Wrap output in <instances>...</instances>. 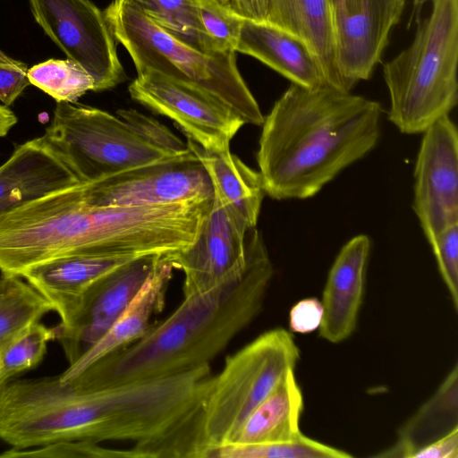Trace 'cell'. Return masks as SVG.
Returning a JSON list of instances; mask_svg holds the SVG:
<instances>
[{"label": "cell", "mask_w": 458, "mask_h": 458, "mask_svg": "<svg viewBox=\"0 0 458 458\" xmlns=\"http://www.w3.org/2000/svg\"><path fill=\"white\" fill-rule=\"evenodd\" d=\"M246 249L247 266L242 276L183 296L170 316L152 323L140 338L72 379L86 387L102 388L169 377L209 365L260 313L274 275L256 227L247 232Z\"/></svg>", "instance_id": "cell-1"}, {"label": "cell", "mask_w": 458, "mask_h": 458, "mask_svg": "<svg viewBox=\"0 0 458 458\" xmlns=\"http://www.w3.org/2000/svg\"><path fill=\"white\" fill-rule=\"evenodd\" d=\"M381 105L332 86L292 83L264 117L257 163L270 198L315 196L380 136Z\"/></svg>", "instance_id": "cell-2"}, {"label": "cell", "mask_w": 458, "mask_h": 458, "mask_svg": "<svg viewBox=\"0 0 458 458\" xmlns=\"http://www.w3.org/2000/svg\"><path fill=\"white\" fill-rule=\"evenodd\" d=\"M155 227L148 207L89 203L78 182L0 215V271L21 278L30 267L66 255L140 256Z\"/></svg>", "instance_id": "cell-3"}, {"label": "cell", "mask_w": 458, "mask_h": 458, "mask_svg": "<svg viewBox=\"0 0 458 458\" xmlns=\"http://www.w3.org/2000/svg\"><path fill=\"white\" fill-rule=\"evenodd\" d=\"M300 358L289 331L277 327L259 335L227 356L217 375L207 377L187 413L148 445L149 454L207 458L209 451L230 442Z\"/></svg>", "instance_id": "cell-4"}, {"label": "cell", "mask_w": 458, "mask_h": 458, "mask_svg": "<svg viewBox=\"0 0 458 458\" xmlns=\"http://www.w3.org/2000/svg\"><path fill=\"white\" fill-rule=\"evenodd\" d=\"M411 45L384 64L388 120L404 134L422 133L458 100V0H433Z\"/></svg>", "instance_id": "cell-5"}, {"label": "cell", "mask_w": 458, "mask_h": 458, "mask_svg": "<svg viewBox=\"0 0 458 458\" xmlns=\"http://www.w3.org/2000/svg\"><path fill=\"white\" fill-rule=\"evenodd\" d=\"M104 14L138 73L153 71L199 87L226 103L245 123L262 125L264 115L240 74L235 52L208 55L198 51L124 0H114Z\"/></svg>", "instance_id": "cell-6"}, {"label": "cell", "mask_w": 458, "mask_h": 458, "mask_svg": "<svg viewBox=\"0 0 458 458\" xmlns=\"http://www.w3.org/2000/svg\"><path fill=\"white\" fill-rule=\"evenodd\" d=\"M42 137L80 182L177 157L149 141L119 116L76 103L56 102Z\"/></svg>", "instance_id": "cell-7"}, {"label": "cell", "mask_w": 458, "mask_h": 458, "mask_svg": "<svg viewBox=\"0 0 458 458\" xmlns=\"http://www.w3.org/2000/svg\"><path fill=\"white\" fill-rule=\"evenodd\" d=\"M80 188L89 203L101 206L172 205L214 197L211 180L191 149L182 156L80 182Z\"/></svg>", "instance_id": "cell-8"}, {"label": "cell", "mask_w": 458, "mask_h": 458, "mask_svg": "<svg viewBox=\"0 0 458 458\" xmlns=\"http://www.w3.org/2000/svg\"><path fill=\"white\" fill-rule=\"evenodd\" d=\"M36 22L70 59L93 78L96 91L126 79L115 38L104 14L89 0H29Z\"/></svg>", "instance_id": "cell-9"}, {"label": "cell", "mask_w": 458, "mask_h": 458, "mask_svg": "<svg viewBox=\"0 0 458 458\" xmlns=\"http://www.w3.org/2000/svg\"><path fill=\"white\" fill-rule=\"evenodd\" d=\"M132 99L173 120L188 140L208 151L230 148L246 124L223 100L199 87L145 71L130 84Z\"/></svg>", "instance_id": "cell-10"}, {"label": "cell", "mask_w": 458, "mask_h": 458, "mask_svg": "<svg viewBox=\"0 0 458 458\" xmlns=\"http://www.w3.org/2000/svg\"><path fill=\"white\" fill-rule=\"evenodd\" d=\"M165 255L137 257L109 271L85 293L72 318L56 326L69 364L99 341L131 303Z\"/></svg>", "instance_id": "cell-11"}, {"label": "cell", "mask_w": 458, "mask_h": 458, "mask_svg": "<svg viewBox=\"0 0 458 458\" xmlns=\"http://www.w3.org/2000/svg\"><path fill=\"white\" fill-rule=\"evenodd\" d=\"M422 134L414 166L412 208L429 242L458 224V131L445 115Z\"/></svg>", "instance_id": "cell-12"}, {"label": "cell", "mask_w": 458, "mask_h": 458, "mask_svg": "<svg viewBox=\"0 0 458 458\" xmlns=\"http://www.w3.org/2000/svg\"><path fill=\"white\" fill-rule=\"evenodd\" d=\"M338 72L348 90L380 61L406 0H328Z\"/></svg>", "instance_id": "cell-13"}, {"label": "cell", "mask_w": 458, "mask_h": 458, "mask_svg": "<svg viewBox=\"0 0 458 458\" xmlns=\"http://www.w3.org/2000/svg\"><path fill=\"white\" fill-rule=\"evenodd\" d=\"M248 230L214 196L194 242L171 257L174 267L184 274L183 296L242 276L247 266Z\"/></svg>", "instance_id": "cell-14"}, {"label": "cell", "mask_w": 458, "mask_h": 458, "mask_svg": "<svg viewBox=\"0 0 458 458\" xmlns=\"http://www.w3.org/2000/svg\"><path fill=\"white\" fill-rule=\"evenodd\" d=\"M370 239L359 234L340 250L323 290V317L319 335L338 344L354 332L363 300Z\"/></svg>", "instance_id": "cell-15"}, {"label": "cell", "mask_w": 458, "mask_h": 458, "mask_svg": "<svg viewBox=\"0 0 458 458\" xmlns=\"http://www.w3.org/2000/svg\"><path fill=\"white\" fill-rule=\"evenodd\" d=\"M131 256L73 254L52 259L25 270L21 276L38 292L66 324L89 288L101 276L135 259Z\"/></svg>", "instance_id": "cell-16"}, {"label": "cell", "mask_w": 458, "mask_h": 458, "mask_svg": "<svg viewBox=\"0 0 458 458\" xmlns=\"http://www.w3.org/2000/svg\"><path fill=\"white\" fill-rule=\"evenodd\" d=\"M78 182L42 136L28 140L0 165V215Z\"/></svg>", "instance_id": "cell-17"}, {"label": "cell", "mask_w": 458, "mask_h": 458, "mask_svg": "<svg viewBox=\"0 0 458 458\" xmlns=\"http://www.w3.org/2000/svg\"><path fill=\"white\" fill-rule=\"evenodd\" d=\"M236 51L251 55L292 83L331 86L317 56L297 37L267 22L242 21Z\"/></svg>", "instance_id": "cell-18"}, {"label": "cell", "mask_w": 458, "mask_h": 458, "mask_svg": "<svg viewBox=\"0 0 458 458\" xmlns=\"http://www.w3.org/2000/svg\"><path fill=\"white\" fill-rule=\"evenodd\" d=\"M172 256H163L152 274L116 322L80 359L59 375L67 381L105 356L140 338L150 327L151 318L162 311L174 266Z\"/></svg>", "instance_id": "cell-19"}, {"label": "cell", "mask_w": 458, "mask_h": 458, "mask_svg": "<svg viewBox=\"0 0 458 458\" xmlns=\"http://www.w3.org/2000/svg\"><path fill=\"white\" fill-rule=\"evenodd\" d=\"M187 144L203 164L214 196L247 229L256 227L266 194L259 172L244 164L230 148L208 151L191 140Z\"/></svg>", "instance_id": "cell-20"}, {"label": "cell", "mask_w": 458, "mask_h": 458, "mask_svg": "<svg viewBox=\"0 0 458 458\" xmlns=\"http://www.w3.org/2000/svg\"><path fill=\"white\" fill-rule=\"evenodd\" d=\"M267 23L297 37L314 53L329 84L348 90L335 55V40L328 0H269Z\"/></svg>", "instance_id": "cell-21"}, {"label": "cell", "mask_w": 458, "mask_h": 458, "mask_svg": "<svg viewBox=\"0 0 458 458\" xmlns=\"http://www.w3.org/2000/svg\"><path fill=\"white\" fill-rule=\"evenodd\" d=\"M302 411V392L294 369H290L227 444L250 445L297 438L302 434L300 429Z\"/></svg>", "instance_id": "cell-22"}, {"label": "cell", "mask_w": 458, "mask_h": 458, "mask_svg": "<svg viewBox=\"0 0 458 458\" xmlns=\"http://www.w3.org/2000/svg\"><path fill=\"white\" fill-rule=\"evenodd\" d=\"M458 367L455 364L434 394L402 426L396 442L375 456L411 458L419 448L457 425ZM450 431V430H449Z\"/></svg>", "instance_id": "cell-23"}, {"label": "cell", "mask_w": 458, "mask_h": 458, "mask_svg": "<svg viewBox=\"0 0 458 458\" xmlns=\"http://www.w3.org/2000/svg\"><path fill=\"white\" fill-rule=\"evenodd\" d=\"M181 42L213 54L200 25L198 0H124Z\"/></svg>", "instance_id": "cell-24"}, {"label": "cell", "mask_w": 458, "mask_h": 458, "mask_svg": "<svg viewBox=\"0 0 458 458\" xmlns=\"http://www.w3.org/2000/svg\"><path fill=\"white\" fill-rule=\"evenodd\" d=\"M52 310V305L38 292L19 279L0 296V352Z\"/></svg>", "instance_id": "cell-25"}, {"label": "cell", "mask_w": 458, "mask_h": 458, "mask_svg": "<svg viewBox=\"0 0 458 458\" xmlns=\"http://www.w3.org/2000/svg\"><path fill=\"white\" fill-rule=\"evenodd\" d=\"M31 85L40 89L56 102L76 103L88 91H96L90 74L70 60L49 59L28 71Z\"/></svg>", "instance_id": "cell-26"}, {"label": "cell", "mask_w": 458, "mask_h": 458, "mask_svg": "<svg viewBox=\"0 0 458 458\" xmlns=\"http://www.w3.org/2000/svg\"><path fill=\"white\" fill-rule=\"evenodd\" d=\"M352 456L345 451L301 434L297 438L285 441L223 445L209 451L207 458H349Z\"/></svg>", "instance_id": "cell-27"}, {"label": "cell", "mask_w": 458, "mask_h": 458, "mask_svg": "<svg viewBox=\"0 0 458 458\" xmlns=\"http://www.w3.org/2000/svg\"><path fill=\"white\" fill-rule=\"evenodd\" d=\"M55 327L35 322L0 352L4 377L9 381L18 374L35 368L43 360L49 341L55 340Z\"/></svg>", "instance_id": "cell-28"}, {"label": "cell", "mask_w": 458, "mask_h": 458, "mask_svg": "<svg viewBox=\"0 0 458 458\" xmlns=\"http://www.w3.org/2000/svg\"><path fill=\"white\" fill-rule=\"evenodd\" d=\"M198 15L213 54L236 52L243 19L215 0H198Z\"/></svg>", "instance_id": "cell-29"}, {"label": "cell", "mask_w": 458, "mask_h": 458, "mask_svg": "<svg viewBox=\"0 0 458 458\" xmlns=\"http://www.w3.org/2000/svg\"><path fill=\"white\" fill-rule=\"evenodd\" d=\"M0 457L121 458L123 453V450L106 448L88 441H63L27 449L11 448L0 454Z\"/></svg>", "instance_id": "cell-30"}, {"label": "cell", "mask_w": 458, "mask_h": 458, "mask_svg": "<svg viewBox=\"0 0 458 458\" xmlns=\"http://www.w3.org/2000/svg\"><path fill=\"white\" fill-rule=\"evenodd\" d=\"M440 276L451 297L454 309L458 310V224L437 233L429 242Z\"/></svg>", "instance_id": "cell-31"}, {"label": "cell", "mask_w": 458, "mask_h": 458, "mask_svg": "<svg viewBox=\"0 0 458 458\" xmlns=\"http://www.w3.org/2000/svg\"><path fill=\"white\" fill-rule=\"evenodd\" d=\"M117 116L128 123L143 137L173 155L191 151L187 143L175 136L167 127L136 110H119Z\"/></svg>", "instance_id": "cell-32"}, {"label": "cell", "mask_w": 458, "mask_h": 458, "mask_svg": "<svg viewBox=\"0 0 458 458\" xmlns=\"http://www.w3.org/2000/svg\"><path fill=\"white\" fill-rule=\"evenodd\" d=\"M28 65L5 55L0 49V101L11 106L30 85Z\"/></svg>", "instance_id": "cell-33"}, {"label": "cell", "mask_w": 458, "mask_h": 458, "mask_svg": "<svg viewBox=\"0 0 458 458\" xmlns=\"http://www.w3.org/2000/svg\"><path fill=\"white\" fill-rule=\"evenodd\" d=\"M323 317V307L317 298H306L295 303L290 310L291 331L300 334L318 329Z\"/></svg>", "instance_id": "cell-34"}, {"label": "cell", "mask_w": 458, "mask_h": 458, "mask_svg": "<svg viewBox=\"0 0 458 458\" xmlns=\"http://www.w3.org/2000/svg\"><path fill=\"white\" fill-rule=\"evenodd\" d=\"M411 458H458V426L416 450Z\"/></svg>", "instance_id": "cell-35"}, {"label": "cell", "mask_w": 458, "mask_h": 458, "mask_svg": "<svg viewBox=\"0 0 458 458\" xmlns=\"http://www.w3.org/2000/svg\"><path fill=\"white\" fill-rule=\"evenodd\" d=\"M233 12L239 17L257 21L267 22L269 0H232Z\"/></svg>", "instance_id": "cell-36"}, {"label": "cell", "mask_w": 458, "mask_h": 458, "mask_svg": "<svg viewBox=\"0 0 458 458\" xmlns=\"http://www.w3.org/2000/svg\"><path fill=\"white\" fill-rule=\"evenodd\" d=\"M17 121V116L8 106L0 105V138L6 136Z\"/></svg>", "instance_id": "cell-37"}, {"label": "cell", "mask_w": 458, "mask_h": 458, "mask_svg": "<svg viewBox=\"0 0 458 458\" xmlns=\"http://www.w3.org/2000/svg\"><path fill=\"white\" fill-rule=\"evenodd\" d=\"M20 277H12L1 275L0 276V296L10 290L18 281Z\"/></svg>", "instance_id": "cell-38"}, {"label": "cell", "mask_w": 458, "mask_h": 458, "mask_svg": "<svg viewBox=\"0 0 458 458\" xmlns=\"http://www.w3.org/2000/svg\"><path fill=\"white\" fill-rule=\"evenodd\" d=\"M428 1L432 2L433 0H412L413 11H412V14H411L410 22H411L413 18L415 19V18L420 16V11H421L423 5Z\"/></svg>", "instance_id": "cell-39"}, {"label": "cell", "mask_w": 458, "mask_h": 458, "mask_svg": "<svg viewBox=\"0 0 458 458\" xmlns=\"http://www.w3.org/2000/svg\"><path fill=\"white\" fill-rule=\"evenodd\" d=\"M216 3H218L223 7L230 10L233 12V2L232 0H215Z\"/></svg>", "instance_id": "cell-40"}, {"label": "cell", "mask_w": 458, "mask_h": 458, "mask_svg": "<svg viewBox=\"0 0 458 458\" xmlns=\"http://www.w3.org/2000/svg\"><path fill=\"white\" fill-rule=\"evenodd\" d=\"M8 382V380L4 377L3 373H2V369H1V364H0V389L2 388V386L6 383Z\"/></svg>", "instance_id": "cell-41"}]
</instances>
